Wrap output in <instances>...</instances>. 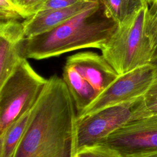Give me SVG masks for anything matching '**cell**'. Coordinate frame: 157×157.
<instances>
[{
	"mask_svg": "<svg viewBox=\"0 0 157 157\" xmlns=\"http://www.w3.org/2000/svg\"><path fill=\"white\" fill-rule=\"evenodd\" d=\"M134 157H157V152L143 155H140V156H134Z\"/></svg>",
	"mask_w": 157,
	"mask_h": 157,
	"instance_id": "44dd1931",
	"label": "cell"
},
{
	"mask_svg": "<svg viewBox=\"0 0 157 157\" xmlns=\"http://www.w3.org/2000/svg\"><path fill=\"white\" fill-rule=\"evenodd\" d=\"M1 21L23 19L10 0H0Z\"/></svg>",
	"mask_w": 157,
	"mask_h": 157,
	"instance_id": "2e32d148",
	"label": "cell"
},
{
	"mask_svg": "<svg viewBox=\"0 0 157 157\" xmlns=\"http://www.w3.org/2000/svg\"><path fill=\"white\" fill-rule=\"evenodd\" d=\"M143 97L105 108L90 115L78 119L77 151L83 147L101 143L113 132L132 121Z\"/></svg>",
	"mask_w": 157,
	"mask_h": 157,
	"instance_id": "52a82bcc",
	"label": "cell"
},
{
	"mask_svg": "<svg viewBox=\"0 0 157 157\" xmlns=\"http://www.w3.org/2000/svg\"><path fill=\"white\" fill-rule=\"evenodd\" d=\"M99 4L82 1L63 9L39 12L22 22L25 37H31L50 31L82 12Z\"/></svg>",
	"mask_w": 157,
	"mask_h": 157,
	"instance_id": "30bf717a",
	"label": "cell"
},
{
	"mask_svg": "<svg viewBox=\"0 0 157 157\" xmlns=\"http://www.w3.org/2000/svg\"><path fill=\"white\" fill-rule=\"evenodd\" d=\"M76 157H77V156H76Z\"/></svg>",
	"mask_w": 157,
	"mask_h": 157,
	"instance_id": "603a6c76",
	"label": "cell"
},
{
	"mask_svg": "<svg viewBox=\"0 0 157 157\" xmlns=\"http://www.w3.org/2000/svg\"><path fill=\"white\" fill-rule=\"evenodd\" d=\"M149 7V13L153 15L157 13V0H146Z\"/></svg>",
	"mask_w": 157,
	"mask_h": 157,
	"instance_id": "d6986e66",
	"label": "cell"
},
{
	"mask_svg": "<svg viewBox=\"0 0 157 157\" xmlns=\"http://www.w3.org/2000/svg\"><path fill=\"white\" fill-rule=\"evenodd\" d=\"M149 6L147 1L117 25L101 55L118 75L155 63L157 52L147 33Z\"/></svg>",
	"mask_w": 157,
	"mask_h": 157,
	"instance_id": "3957f363",
	"label": "cell"
},
{
	"mask_svg": "<svg viewBox=\"0 0 157 157\" xmlns=\"http://www.w3.org/2000/svg\"><path fill=\"white\" fill-rule=\"evenodd\" d=\"M145 1H146V0H145Z\"/></svg>",
	"mask_w": 157,
	"mask_h": 157,
	"instance_id": "cb8c5ba5",
	"label": "cell"
},
{
	"mask_svg": "<svg viewBox=\"0 0 157 157\" xmlns=\"http://www.w3.org/2000/svg\"><path fill=\"white\" fill-rule=\"evenodd\" d=\"M31 110L23 114L0 135V157H13L30 118Z\"/></svg>",
	"mask_w": 157,
	"mask_h": 157,
	"instance_id": "8fae6325",
	"label": "cell"
},
{
	"mask_svg": "<svg viewBox=\"0 0 157 157\" xmlns=\"http://www.w3.org/2000/svg\"><path fill=\"white\" fill-rule=\"evenodd\" d=\"M147 33L152 48L157 52V13L151 15L148 12Z\"/></svg>",
	"mask_w": 157,
	"mask_h": 157,
	"instance_id": "e0dca14e",
	"label": "cell"
},
{
	"mask_svg": "<svg viewBox=\"0 0 157 157\" xmlns=\"http://www.w3.org/2000/svg\"><path fill=\"white\" fill-rule=\"evenodd\" d=\"M80 2L82 1L80 0H46L39 12L63 9L73 6Z\"/></svg>",
	"mask_w": 157,
	"mask_h": 157,
	"instance_id": "ac0fdd59",
	"label": "cell"
},
{
	"mask_svg": "<svg viewBox=\"0 0 157 157\" xmlns=\"http://www.w3.org/2000/svg\"><path fill=\"white\" fill-rule=\"evenodd\" d=\"M157 95V77L153 85L145 96H156Z\"/></svg>",
	"mask_w": 157,
	"mask_h": 157,
	"instance_id": "ffe728a7",
	"label": "cell"
},
{
	"mask_svg": "<svg viewBox=\"0 0 157 157\" xmlns=\"http://www.w3.org/2000/svg\"><path fill=\"white\" fill-rule=\"evenodd\" d=\"M24 27L18 20L0 23V86L12 75L23 58L21 47L25 39Z\"/></svg>",
	"mask_w": 157,
	"mask_h": 157,
	"instance_id": "9c48e42d",
	"label": "cell"
},
{
	"mask_svg": "<svg viewBox=\"0 0 157 157\" xmlns=\"http://www.w3.org/2000/svg\"><path fill=\"white\" fill-rule=\"evenodd\" d=\"M107 17L102 2L41 34L25 37L21 56L37 60L86 48L102 50L117 27Z\"/></svg>",
	"mask_w": 157,
	"mask_h": 157,
	"instance_id": "7a4b0ae2",
	"label": "cell"
},
{
	"mask_svg": "<svg viewBox=\"0 0 157 157\" xmlns=\"http://www.w3.org/2000/svg\"><path fill=\"white\" fill-rule=\"evenodd\" d=\"M77 157H123L113 148L103 144H97L83 147L78 150Z\"/></svg>",
	"mask_w": 157,
	"mask_h": 157,
	"instance_id": "4fadbf2b",
	"label": "cell"
},
{
	"mask_svg": "<svg viewBox=\"0 0 157 157\" xmlns=\"http://www.w3.org/2000/svg\"><path fill=\"white\" fill-rule=\"evenodd\" d=\"M48 79L42 77L23 59L0 86V135L38 101Z\"/></svg>",
	"mask_w": 157,
	"mask_h": 157,
	"instance_id": "5b68a950",
	"label": "cell"
},
{
	"mask_svg": "<svg viewBox=\"0 0 157 157\" xmlns=\"http://www.w3.org/2000/svg\"><path fill=\"white\" fill-rule=\"evenodd\" d=\"M145 0H101L105 12L108 17L117 25L123 23L136 10L139 8Z\"/></svg>",
	"mask_w": 157,
	"mask_h": 157,
	"instance_id": "7c38bea8",
	"label": "cell"
},
{
	"mask_svg": "<svg viewBox=\"0 0 157 157\" xmlns=\"http://www.w3.org/2000/svg\"><path fill=\"white\" fill-rule=\"evenodd\" d=\"M157 77V63H153L119 75L89 106L77 113V120L109 107L144 96Z\"/></svg>",
	"mask_w": 157,
	"mask_h": 157,
	"instance_id": "8992f818",
	"label": "cell"
},
{
	"mask_svg": "<svg viewBox=\"0 0 157 157\" xmlns=\"http://www.w3.org/2000/svg\"><path fill=\"white\" fill-rule=\"evenodd\" d=\"M81 1L83 2H97V3H101V0H80Z\"/></svg>",
	"mask_w": 157,
	"mask_h": 157,
	"instance_id": "7402d4cb",
	"label": "cell"
},
{
	"mask_svg": "<svg viewBox=\"0 0 157 157\" xmlns=\"http://www.w3.org/2000/svg\"><path fill=\"white\" fill-rule=\"evenodd\" d=\"M24 20L37 13L46 0H10Z\"/></svg>",
	"mask_w": 157,
	"mask_h": 157,
	"instance_id": "5bb4252c",
	"label": "cell"
},
{
	"mask_svg": "<svg viewBox=\"0 0 157 157\" xmlns=\"http://www.w3.org/2000/svg\"><path fill=\"white\" fill-rule=\"evenodd\" d=\"M118 76L102 55L86 51L67 58L62 78L78 113L95 101Z\"/></svg>",
	"mask_w": 157,
	"mask_h": 157,
	"instance_id": "277c9868",
	"label": "cell"
},
{
	"mask_svg": "<svg viewBox=\"0 0 157 157\" xmlns=\"http://www.w3.org/2000/svg\"><path fill=\"white\" fill-rule=\"evenodd\" d=\"M157 114V95L144 96L139 104L133 120Z\"/></svg>",
	"mask_w": 157,
	"mask_h": 157,
	"instance_id": "9a60e30c",
	"label": "cell"
},
{
	"mask_svg": "<svg viewBox=\"0 0 157 157\" xmlns=\"http://www.w3.org/2000/svg\"><path fill=\"white\" fill-rule=\"evenodd\" d=\"M77 112L64 82L55 74L31 110L13 157H76Z\"/></svg>",
	"mask_w": 157,
	"mask_h": 157,
	"instance_id": "6da1fadb",
	"label": "cell"
},
{
	"mask_svg": "<svg viewBox=\"0 0 157 157\" xmlns=\"http://www.w3.org/2000/svg\"><path fill=\"white\" fill-rule=\"evenodd\" d=\"M99 144L113 148L123 157L157 152V114L128 123Z\"/></svg>",
	"mask_w": 157,
	"mask_h": 157,
	"instance_id": "ba28073f",
	"label": "cell"
}]
</instances>
